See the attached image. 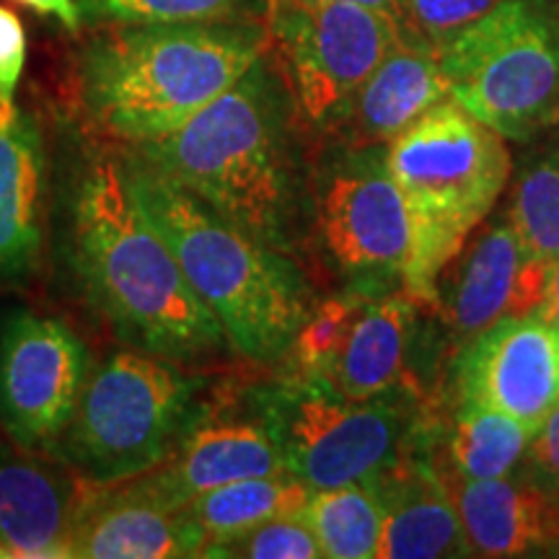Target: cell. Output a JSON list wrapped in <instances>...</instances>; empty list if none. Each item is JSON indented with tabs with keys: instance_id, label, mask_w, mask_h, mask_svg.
Returning a JSON list of instances; mask_svg holds the SVG:
<instances>
[{
	"instance_id": "obj_1",
	"label": "cell",
	"mask_w": 559,
	"mask_h": 559,
	"mask_svg": "<svg viewBox=\"0 0 559 559\" xmlns=\"http://www.w3.org/2000/svg\"><path fill=\"white\" fill-rule=\"evenodd\" d=\"M309 143L267 50L177 132L128 151L243 234L296 257L311 241Z\"/></svg>"
},
{
	"instance_id": "obj_2",
	"label": "cell",
	"mask_w": 559,
	"mask_h": 559,
	"mask_svg": "<svg viewBox=\"0 0 559 559\" xmlns=\"http://www.w3.org/2000/svg\"><path fill=\"white\" fill-rule=\"evenodd\" d=\"M66 249L88 304L130 347L198 362L228 347L164 236L140 210L124 160L94 153L66 202Z\"/></svg>"
},
{
	"instance_id": "obj_3",
	"label": "cell",
	"mask_w": 559,
	"mask_h": 559,
	"mask_svg": "<svg viewBox=\"0 0 559 559\" xmlns=\"http://www.w3.org/2000/svg\"><path fill=\"white\" fill-rule=\"evenodd\" d=\"M270 50L264 21L99 26L73 62L83 122L124 148L169 138Z\"/></svg>"
},
{
	"instance_id": "obj_4",
	"label": "cell",
	"mask_w": 559,
	"mask_h": 559,
	"mask_svg": "<svg viewBox=\"0 0 559 559\" xmlns=\"http://www.w3.org/2000/svg\"><path fill=\"white\" fill-rule=\"evenodd\" d=\"M122 160L140 210L218 319L228 347L254 366H280L317 304L296 257L243 234L130 151Z\"/></svg>"
},
{
	"instance_id": "obj_5",
	"label": "cell",
	"mask_w": 559,
	"mask_h": 559,
	"mask_svg": "<svg viewBox=\"0 0 559 559\" xmlns=\"http://www.w3.org/2000/svg\"><path fill=\"white\" fill-rule=\"evenodd\" d=\"M386 158L409 223L402 288L423 311L438 272L498 207L513 156L506 138L445 99L391 140Z\"/></svg>"
},
{
	"instance_id": "obj_6",
	"label": "cell",
	"mask_w": 559,
	"mask_h": 559,
	"mask_svg": "<svg viewBox=\"0 0 559 559\" xmlns=\"http://www.w3.org/2000/svg\"><path fill=\"white\" fill-rule=\"evenodd\" d=\"M207 379L145 349H117L88 373L52 459L86 485H117L151 472L205 409Z\"/></svg>"
},
{
	"instance_id": "obj_7",
	"label": "cell",
	"mask_w": 559,
	"mask_h": 559,
	"mask_svg": "<svg viewBox=\"0 0 559 559\" xmlns=\"http://www.w3.org/2000/svg\"><path fill=\"white\" fill-rule=\"evenodd\" d=\"M247 402L275 440L283 469L309 489L376 479L402 456L428 415L415 386L345 400L288 373L251 386Z\"/></svg>"
},
{
	"instance_id": "obj_8",
	"label": "cell",
	"mask_w": 559,
	"mask_h": 559,
	"mask_svg": "<svg viewBox=\"0 0 559 559\" xmlns=\"http://www.w3.org/2000/svg\"><path fill=\"white\" fill-rule=\"evenodd\" d=\"M451 99L508 143L559 124L555 0H500L438 52Z\"/></svg>"
},
{
	"instance_id": "obj_9",
	"label": "cell",
	"mask_w": 559,
	"mask_h": 559,
	"mask_svg": "<svg viewBox=\"0 0 559 559\" xmlns=\"http://www.w3.org/2000/svg\"><path fill=\"white\" fill-rule=\"evenodd\" d=\"M311 243L342 285L402 288L409 223L386 145L321 140L311 171Z\"/></svg>"
},
{
	"instance_id": "obj_10",
	"label": "cell",
	"mask_w": 559,
	"mask_h": 559,
	"mask_svg": "<svg viewBox=\"0 0 559 559\" xmlns=\"http://www.w3.org/2000/svg\"><path fill=\"white\" fill-rule=\"evenodd\" d=\"M264 24L300 122L317 143L404 29L381 11L330 0H270Z\"/></svg>"
},
{
	"instance_id": "obj_11",
	"label": "cell",
	"mask_w": 559,
	"mask_h": 559,
	"mask_svg": "<svg viewBox=\"0 0 559 559\" xmlns=\"http://www.w3.org/2000/svg\"><path fill=\"white\" fill-rule=\"evenodd\" d=\"M417 317L419 306L404 288L342 285L313 304L280 366L345 400L412 386L404 381Z\"/></svg>"
},
{
	"instance_id": "obj_12",
	"label": "cell",
	"mask_w": 559,
	"mask_h": 559,
	"mask_svg": "<svg viewBox=\"0 0 559 559\" xmlns=\"http://www.w3.org/2000/svg\"><path fill=\"white\" fill-rule=\"evenodd\" d=\"M88 373V347L68 321L9 311L0 321V432L21 451L52 459Z\"/></svg>"
},
{
	"instance_id": "obj_13",
	"label": "cell",
	"mask_w": 559,
	"mask_h": 559,
	"mask_svg": "<svg viewBox=\"0 0 559 559\" xmlns=\"http://www.w3.org/2000/svg\"><path fill=\"white\" fill-rule=\"evenodd\" d=\"M547 264L515 234L506 210L489 213L438 272L423 311L443 326L459 353L487 326L539 309Z\"/></svg>"
},
{
	"instance_id": "obj_14",
	"label": "cell",
	"mask_w": 559,
	"mask_h": 559,
	"mask_svg": "<svg viewBox=\"0 0 559 559\" xmlns=\"http://www.w3.org/2000/svg\"><path fill=\"white\" fill-rule=\"evenodd\" d=\"M451 396L536 430L559 404V332L536 311L487 326L453 358Z\"/></svg>"
},
{
	"instance_id": "obj_15",
	"label": "cell",
	"mask_w": 559,
	"mask_h": 559,
	"mask_svg": "<svg viewBox=\"0 0 559 559\" xmlns=\"http://www.w3.org/2000/svg\"><path fill=\"white\" fill-rule=\"evenodd\" d=\"M223 404L207 402L169 456L122 485L156 506L177 510L205 489L285 472L275 440L249 402L243 412Z\"/></svg>"
},
{
	"instance_id": "obj_16",
	"label": "cell",
	"mask_w": 559,
	"mask_h": 559,
	"mask_svg": "<svg viewBox=\"0 0 559 559\" xmlns=\"http://www.w3.org/2000/svg\"><path fill=\"white\" fill-rule=\"evenodd\" d=\"M370 481L383 502L379 559L472 557L456 502L430 453V409L402 456Z\"/></svg>"
},
{
	"instance_id": "obj_17",
	"label": "cell",
	"mask_w": 559,
	"mask_h": 559,
	"mask_svg": "<svg viewBox=\"0 0 559 559\" xmlns=\"http://www.w3.org/2000/svg\"><path fill=\"white\" fill-rule=\"evenodd\" d=\"M205 536L187 508H164L117 485H91L70 531V557L177 559L202 557Z\"/></svg>"
},
{
	"instance_id": "obj_18",
	"label": "cell",
	"mask_w": 559,
	"mask_h": 559,
	"mask_svg": "<svg viewBox=\"0 0 559 559\" xmlns=\"http://www.w3.org/2000/svg\"><path fill=\"white\" fill-rule=\"evenodd\" d=\"M451 99L438 52L409 29L355 91L340 122L321 140L345 145H389L436 104ZM319 140V143H321Z\"/></svg>"
},
{
	"instance_id": "obj_19",
	"label": "cell",
	"mask_w": 559,
	"mask_h": 559,
	"mask_svg": "<svg viewBox=\"0 0 559 559\" xmlns=\"http://www.w3.org/2000/svg\"><path fill=\"white\" fill-rule=\"evenodd\" d=\"M81 481L0 436V544L21 559L70 557V531L88 492Z\"/></svg>"
},
{
	"instance_id": "obj_20",
	"label": "cell",
	"mask_w": 559,
	"mask_h": 559,
	"mask_svg": "<svg viewBox=\"0 0 559 559\" xmlns=\"http://www.w3.org/2000/svg\"><path fill=\"white\" fill-rule=\"evenodd\" d=\"M50 160L41 124L19 109L0 128V288H21L39 272L47 241Z\"/></svg>"
},
{
	"instance_id": "obj_21",
	"label": "cell",
	"mask_w": 559,
	"mask_h": 559,
	"mask_svg": "<svg viewBox=\"0 0 559 559\" xmlns=\"http://www.w3.org/2000/svg\"><path fill=\"white\" fill-rule=\"evenodd\" d=\"M443 479L456 502L472 557H559L555 498L515 474L481 481L443 474Z\"/></svg>"
},
{
	"instance_id": "obj_22",
	"label": "cell",
	"mask_w": 559,
	"mask_h": 559,
	"mask_svg": "<svg viewBox=\"0 0 559 559\" xmlns=\"http://www.w3.org/2000/svg\"><path fill=\"white\" fill-rule=\"evenodd\" d=\"M531 432L502 412L451 396V412L438 419L430 412V453L445 477L466 481L510 477L519 469Z\"/></svg>"
},
{
	"instance_id": "obj_23",
	"label": "cell",
	"mask_w": 559,
	"mask_h": 559,
	"mask_svg": "<svg viewBox=\"0 0 559 559\" xmlns=\"http://www.w3.org/2000/svg\"><path fill=\"white\" fill-rule=\"evenodd\" d=\"M521 148L502 210L523 243L551 262L559 257V124Z\"/></svg>"
},
{
	"instance_id": "obj_24",
	"label": "cell",
	"mask_w": 559,
	"mask_h": 559,
	"mask_svg": "<svg viewBox=\"0 0 559 559\" xmlns=\"http://www.w3.org/2000/svg\"><path fill=\"white\" fill-rule=\"evenodd\" d=\"M311 492L313 489L298 481L293 474L280 472L205 489L185 508L200 534L205 536L207 549L210 544L241 534L257 523L277 519V515L304 513Z\"/></svg>"
},
{
	"instance_id": "obj_25",
	"label": "cell",
	"mask_w": 559,
	"mask_h": 559,
	"mask_svg": "<svg viewBox=\"0 0 559 559\" xmlns=\"http://www.w3.org/2000/svg\"><path fill=\"white\" fill-rule=\"evenodd\" d=\"M304 513L317 534L321 557L379 559L383 502L373 481L313 489Z\"/></svg>"
},
{
	"instance_id": "obj_26",
	"label": "cell",
	"mask_w": 559,
	"mask_h": 559,
	"mask_svg": "<svg viewBox=\"0 0 559 559\" xmlns=\"http://www.w3.org/2000/svg\"><path fill=\"white\" fill-rule=\"evenodd\" d=\"M83 26L264 21L270 0H75Z\"/></svg>"
},
{
	"instance_id": "obj_27",
	"label": "cell",
	"mask_w": 559,
	"mask_h": 559,
	"mask_svg": "<svg viewBox=\"0 0 559 559\" xmlns=\"http://www.w3.org/2000/svg\"><path fill=\"white\" fill-rule=\"evenodd\" d=\"M205 557L228 559H319L317 534L306 521V513L277 515L257 523L241 534L210 544Z\"/></svg>"
},
{
	"instance_id": "obj_28",
	"label": "cell",
	"mask_w": 559,
	"mask_h": 559,
	"mask_svg": "<svg viewBox=\"0 0 559 559\" xmlns=\"http://www.w3.org/2000/svg\"><path fill=\"white\" fill-rule=\"evenodd\" d=\"M500 0H400L402 26L440 52Z\"/></svg>"
},
{
	"instance_id": "obj_29",
	"label": "cell",
	"mask_w": 559,
	"mask_h": 559,
	"mask_svg": "<svg viewBox=\"0 0 559 559\" xmlns=\"http://www.w3.org/2000/svg\"><path fill=\"white\" fill-rule=\"evenodd\" d=\"M26 66V29L16 11L0 3V128L16 120V91Z\"/></svg>"
},
{
	"instance_id": "obj_30",
	"label": "cell",
	"mask_w": 559,
	"mask_h": 559,
	"mask_svg": "<svg viewBox=\"0 0 559 559\" xmlns=\"http://www.w3.org/2000/svg\"><path fill=\"white\" fill-rule=\"evenodd\" d=\"M515 477L549 498H559V404L531 432Z\"/></svg>"
},
{
	"instance_id": "obj_31",
	"label": "cell",
	"mask_w": 559,
	"mask_h": 559,
	"mask_svg": "<svg viewBox=\"0 0 559 559\" xmlns=\"http://www.w3.org/2000/svg\"><path fill=\"white\" fill-rule=\"evenodd\" d=\"M16 3L24 5L34 13H41V16H52L58 19L68 32H79L81 29V13L75 0H16Z\"/></svg>"
},
{
	"instance_id": "obj_32",
	"label": "cell",
	"mask_w": 559,
	"mask_h": 559,
	"mask_svg": "<svg viewBox=\"0 0 559 559\" xmlns=\"http://www.w3.org/2000/svg\"><path fill=\"white\" fill-rule=\"evenodd\" d=\"M536 313L547 321L551 330L559 332V257L547 264V283H544V298Z\"/></svg>"
},
{
	"instance_id": "obj_33",
	"label": "cell",
	"mask_w": 559,
	"mask_h": 559,
	"mask_svg": "<svg viewBox=\"0 0 559 559\" xmlns=\"http://www.w3.org/2000/svg\"><path fill=\"white\" fill-rule=\"evenodd\" d=\"M330 3H349V5H362V9L381 11L402 24V5L400 0H330Z\"/></svg>"
},
{
	"instance_id": "obj_34",
	"label": "cell",
	"mask_w": 559,
	"mask_h": 559,
	"mask_svg": "<svg viewBox=\"0 0 559 559\" xmlns=\"http://www.w3.org/2000/svg\"><path fill=\"white\" fill-rule=\"evenodd\" d=\"M0 559H13V551L5 544H0Z\"/></svg>"
},
{
	"instance_id": "obj_35",
	"label": "cell",
	"mask_w": 559,
	"mask_h": 559,
	"mask_svg": "<svg viewBox=\"0 0 559 559\" xmlns=\"http://www.w3.org/2000/svg\"><path fill=\"white\" fill-rule=\"evenodd\" d=\"M557 32H559V3H557Z\"/></svg>"
},
{
	"instance_id": "obj_36",
	"label": "cell",
	"mask_w": 559,
	"mask_h": 559,
	"mask_svg": "<svg viewBox=\"0 0 559 559\" xmlns=\"http://www.w3.org/2000/svg\"><path fill=\"white\" fill-rule=\"evenodd\" d=\"M555 500H557V502H559V498H555Z\"/></svg>"
},
{
	"instance_id": "obj_37",
	"label": "cell",
	"mask_w": 559,
	"mask_h": 559,
	"mask_svg": "<svg viewBox=\"0 0 559 559\" xmlns=\"http://www.w3.org/2000/svg\"><path fill=\"white\" fill-rule=\"evenodd\" d=\"M555 3H559V0H555Z\"/></svg>"
}]
</instances>
